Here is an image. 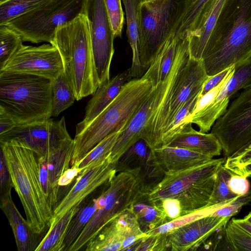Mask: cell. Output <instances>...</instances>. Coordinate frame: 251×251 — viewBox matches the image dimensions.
<instances>
[{"label": "cell", "instance_id": "8992f818", "mask_svg": "<svg viewBox=\"0 0 251 251\" xmlns=\"http://www.w3.org/2000/svg\"><path fill=\"white\" fill-rule=\"evenodd\" d=\"M226 160L225 157L212 158L185 170L166 174L160 182L148 189L145 197L152 203L168 198L177 200L181 216L207 207L218 171Z\"/></svg>", "mask_w": 251, "mask_h": 251}, {"label": "cell", "instance_id": "44dd1931", "mask_svg": "<svg viewBox=\"0 0 251 251\" xmlns=\"http://www.w3.org/2000/svg\"><path fill=\"white\" fill-rule=\"evenodd\" d=\"M151 155L154 169L164 174L185 170L213 158L188 149L169 146L151 150Z\"/></svg>", "mask_w": 251, "mask_h": 251}, {"label": "cell", "instance_id": "e0dca14e", "mask_svg": "<svg viewBox=\"0 0 251 251\" xmlns=\"http://www.w3.org/2000/svg\"><path fill=\"white\" fill-rule=\"evenodd\" d=\"M69 135L64 117L59 121L52 119L18 125L9 131L0 135V143L12 139L28 145L37 157L45 155Z\"/></svg>", "mask_w": 251, "mask_h": 251}, {"label": "cell", "instance_id": "cb8c5ba5", "mask_svg": "<svg viewBox=\"0 0 251 251\" xmlns=\"http://www.w3.org/2000/svg\"><path fill=\"white\" fill-rule=\"evenodd\" d=\"M192 124H187L166 146L184 148L212 157L220 155L222 148L218 138L211 132L196 130Z\"/></svg>", "mask_w": 251, "mask_h": 251}, {"label": "cell", "instance_id": "ba28073f", "mask_svg": "<svg viewBox=\"0 0 251 251\" xmlns=\"http://www.w3.org/2000/svg\"><path fill=\"white\" fill-rule=\"evenodd\" d=\"M190 4L188 0L142 1L140 8L139 57L146 71L171 34L176 32Z\"/></svg>", "mask_w": 251, "mask_h": 251}, {"label": "cell", "instance_id": "2e32d148", "mask_svg": "<svg viewBox=\"0 0 251 251\" xmlns=\"http://www.w3.org/2000/svg\"><path fill=\"white\" fill-rule=\"evenodd\" d=\"M148 236L141 230L131 208L106 225L85 245V251H128Z\"/></svg>", "mask_w": 251, "mask_h": 251}, {"label": "cell", "instance_id": "f907efd6", "mask_svg": "<svg viewBox=\"0 0 251 251\" xmlns=\"http://www.w3.org/2000/svg\"><path fill=\"white\" fill-rule=\"evenodd\" d=\"M236 174L243 176L247 177L251 176V163L244 166Z\"/></svg>", "mask_w": 251, "mask_h": 251}, {"label": "cell", "instance_id": "603a6c76", "mask_svg": "<svg viewBox=\"0 0 251 251\" xmlns=\"http://www.w3.org/2000/svg\"><path fill=\"white\" fill-rule=\"evenodd\" d=\"M0 207L12 228L18 251H35L43 238L34 232L21 215L11 196L0 200Z\"/></svg>", "mask_w": 251, "mask_h": 251}, {"label": "cell", "instance_id": "3957f363", "mask_svg": "<svg viewBox=\"0 0 251 251\" xmlns=\"http://www.w3.org/2000/svg\"><path fill=\"white\" fill-rule=\"evenodd\" d=\"M153 88L146 72L142 77L126 82L115 99L85 128L75 133L71 166L77 165L107 136L126 127Z\"/></svg>", "mask_w": 251, "mask_h": 251}, {"label": "cell", "instance_id": "83f0119b", "mask_svg": "<svg viewBox=\"0 0 251 251\" xmlns=\"http://www.w3.org/2000/svg\"><path fill=\"white\" fill-rule=\"evenodd\" d=\"M145 196L133 205L131 210L141 230L146 234L170 220L159 205L150 202Z\"/></svg>", "mask_w": 251, "mask_h": 251}, {"label": "cell", "instance_id": "ab89813d", "mask_svg": "<svg viewBox=\"0 0 251 251\" xmlns=\"http://www.w3.org/2000/svg\"><path fill=\"white\" fill-rule=\"evenodd\" d=\"M169 247L167 233L148 236L131 246L128 251H165Z\"/></svg>", "mask_w": 251, "mask_h": 251}, {"label": "cell", "instance_id": "7dc6e473", "mask_svg": "<svg viewBox=\"0 0 251 251\" xmlns=\"http://www.w3.org/2000/svg\"><path fill=\"white\" fill-rule=\"evenodd\" d=\"M80 172L77 166H73L66 170L58 181V186L60 188H67V186L72 183L75 178Z\"/></svg>", "mask_w": 251, "mask_h": 251}, {"label": "cell", "instance_id": "5b68a950", "mask_svg": "<svg viewBox=\"0 0 251 251\" xmlns=\"http://www.w3.org/2000/svg\"><path fill=\"white\" fill-rule=\"evenodd\" d=\"M51 81L37 75L0 71V109L17 125L52 116Z\"/></svg>", "mask_w": 251, "mask_h": 251}, {"label": "cell", "instance_id": "8d00e7d4", "mask_svg": "<svg viewBox=\"0 0 251 251\" xmlns=\"http://www.w3.org/2000/svg\"><path fill=\"white\" fill-rule=\"evenodd\" d=\"M209 0H196L191 3L181 19L175 32L176 37L185 38L192 31L202 10Z\"/></svg>", "mask_w": 251, "mask_h": 251}, {"label": "cell", "instance_id": "681fc988", "mask_svg": "<svg viewBox=\"0 0 251 251\" xmlns=\"http://www.w3.org/2000/svg\"><path fill=\"white\" fill-rule=\"evenodd\" d=\"M238 226L244 229L251 235V223L245 218L240 219H232Z\"/></svg>", "mask_w": 251, "mask_h": 251}, {"label": "cell", "instance_id": "d6986e66", "mask_svg": "<svg viewBox=\"0 0 251 251\" xmlns=\"http://www.w3.org/2000/svg\"><path fill=\"white\" fill-rule=\"evenodd\" d=\"M74 140L69 136L45 155L37 157L41 185L49 204L53 210L61 200L58 181L69 168L74 153Z\"/></svg>", "mask_w": 251, "mask_h": 251}, {"label": "cell", "instance_id": "f1b7e54d", "mask_svg": "<svg viewBox=\"0 0 251 251\" xmlns=\"http://www.w3.org/2000/svg\"><path fill=\"white\" fill-rule=\"evenodd\" d=\"M80 202L71 208L53 226L49 228L35 251H63V242L68 227L78 210Z\"/></svg>", "mask_w": 251, "mask_h": 251}, {"label": "cell", "instance_id": "c3c4849f", "mask_svg": "<svg viewBox=\"0 0 251 251\" xmlns=\"http://www.w3.org/2000/svg\"><path fill=\"white\" fill-rule=\"evenodd\" d=\"M17 126L11 117L0 109V135L9 131Z\"/></svg>", "mask_w": 251, "mask_h": 251}, {"label": "cell", "instance_id": "ee69618b", "mask_svg": "<svg viewBox=\"0 0 251 251\" xmlns=\"http://www.w3.org/2000/svg\"><path fill=\"white\" fill-rule=\"evenodd\" d=\"M230 191L236 196L244 195L250 191V183L247 177L234 174L228 181Z\"/></svg>", "mask_w": 251, "mask_h": 251}, {"label": "cell", "instance_id": "60d3db41", "mask_svg": "<svg viewBox=\"0 0 251 251\" xmlns=\"http://www.w3.org/2000/svg\"><path fill=\"white\" fill-rule=\"evenodd\" d=\"M251 201V192L246 195L238 196L231 202L220 207L211 214L212 216L219 217H229L237 214L242 207Z\"/></svg>", "mask_w": 251, "mask_h": 251}, {"label": "cell", "instance_id": "ffe728a7", "mask_svg": "<svg viewBox=\"0 0 251 251\" xmlns=\"http://www.w3.org/2000/svg\"><path fill=\"white\" fill-rule=\"evenodd\" d=\"M230 219L210 214L173 230L167 233L169 248L173 251L197 250Z\"/></svg>", "mask_w": 251, "mask_h": 251}, {"label": "cell", "instance_id": "ac0fdd59", "mask_svg": "<svg viewBox=\"0 0 251 251\" xmlns=\"http://www.w3.org/2000/svg\"><path fill=\"white\" fill-rule=\"evenodd\" d=\"M251 86V61L235 67V71L225 86L212 100L198 112L191 114L188 122L207 133L216 121L226 110L230 99L239 91Z\"/></svg>", "mask_w": 251, "mask_h": 251}, {"label": "cell", "instance_id": "484cf974", "mask_svg": "<svg viewBox=\"0 0 251 251\" xmlns=\"http://www.w3.org/2000/svg\"><path fill=\"white\" fill-rule=\"evenodd\" d=\"M99 187L84 198L71 220L63 242V251H68L83 230L97 209V199L101 190Z\"/></svg>", "mask_w": 251, "mask_h": 251}, {"label": "cell", "instance_id": "1f68e13d", "mask_svg": "<svg viewBox=\"0 0 251 251\" xmlns=\"http://www.w3.org/2000/svg\"><path fill=\"white\" fill-rule=\"evenodd\" d=\"M233 199L181 216L150 230L147 232L146 234L152 235L168 233L195 220L211 214L217 209L231 202Z\"/></svg>", "mask_w": 251, "mask_h": 251}, {"label": "cell", "instance_id": "7a4b0ae2", "mask_svg": "<svg viewBox=\"0 0 251 251\" xmlns=\"http://www.w3.org/2000/svg\"><path fill=\"white\" fill-rule=\"evenodd\" d=\"M0 143L26 220L34 232L43 235L50 228L53 209L41 185L36 154L20 140L12 139Z\"/></svg>", "mask_w": 251, "mask_h": 251}, {"label": "cell", "instance_id": "d6a6232c", "mask_svg": "<svg viewBox=\"0 0 251 251\" xmlns=\"http://www.w3.org/2000/svg\"><path fill=\"white\" fill-rule=\"evenodd\" d=\"M125 128L111 133L90 151L76 165L80 169V173L91 164L106 158L111 154L118 138Z\"/></svg>", "mask_w": 251, "mask_h": 251}, {"label": "cell", "instance_id": "9c48e42d", "mask_svg": "<svg viewBox=\"0 0 251 251\" xmlns=\"http://www.w3.org/2000/svg\"><path fill=\"white\" fill-rule=\"evenodd\" d=\"M189 58L188 45L180 42L177 45L175 58L165 80L153 87L118 138L110 154L113 163H118L125 152L141 139L145 127L174 90Z\"/></svg>", "mask_w": 251, "mask_h": 251}, {"label": "cell", "instance_id": "e575fe53", "mask_svg": "<svg viewBox=\"0 0 251 251\" xmlns=\"http://www.w3.org/2000/svg\"><path fill=\"white\" fill-rule=\"evenodd\" d=\"M21 36L6 25H0V71L23 46Z\"/></svg>", "mask_w": 251, "mask_h": 251}, {"label": "cell", "instance_id": "f6af8a7d", "mask_svg": "<svg viewBox=\"0 0 251 251\" xmlns=\"http://www.w3.org/2000/svg\"><path fill=\"white\" fill-rule=\"evenodd\" d=\"M154 204H157L162 208L170 221L181 216L180 202L176 199H166Z\"/></svg>", "mask_w": 251, "mask_h": 251}, {"label": "cell", "instance_id": "4fadbf2b", "mask_svg": "<svg viewBox=\"0 0 251 251\" xmlns=\"http://www.w3.org/2000/svg\"><path fill=\"white\" fill-rule=\"evenodd\" d=\"M84 14L88 21L94 62L99 86L110 80L115 38L104 0H86Z\"/></svg>", "mask_w": 251, "mask_h": 251}, {"label": "cell", "instance_id": "b9f144b4", "mask_svg": "<svg viewBox=\"0 0 251 251\" xmlns=\"http://www.w3.org/2000/svg\"><path fill=\"white\" fill-rule=\"evenodd\" d=\"M251 163V141L230 157L226 158L225 166L235 174Z\"/></svg>", "mask_w": 251, "mask_h": 251}, {"label": "cell", "instance_id": "836d02e7", "mask_svg": "<svg viewBox=\"0 0 251 251\" xmlns=\"http://www.w3.org/2000/svg\"><path fill=\"white\" fill-rule=\"evenodd\" d=\"M49 0H0V25L32 11Z\"/></svg>", "mask_w": 251, "mask_h": 251}, {"label": "cell", "instance_id": "d4e9b609", "mask_svg": "<svg viewBox=\"0 0 251 251\" xmlns=\"http://www.w3.org/2000/svg\"><path fill=\"white\" fill-rule=\"evenodd\" d=\"M126 11V35L132 52V64L128 69L130 77H142L146 71L142 65L139 57L140 33V8L142 0H122Z\"/></svg>", "mask_w": 251, "mask_h": 251}, {"label": "cell", "instance_id": "30bf717a", "mask_svg": "<svg viewBox=\"0 0 251 251\" xmlns=\"http://www.w3.org/2000/svg\"><path fill=\"white\" fill-rule=\"evenodd\" d=\"M86 0H49L6 25L20 34L23 41L50 43L56 29L84 14Z\"/></svg>", "mask_w": 251, "mask_h": 251}, {"label": "cell", "instance_id": "9a60e30c", "mask_svg": "<svg viewBox=\"0 0 251 251\" xmlns=\"http://www.w3.org/2000/svg\"><path fill=\"white\" fill-rule=\"evenodd\" d=\"M110 154L91 164L78 175L75 184L53 210L50 228L71 208L116 175L117 163L112 162Z\"/></svg>", "mask_w": 251, "mask_h": 251}, {"label": "cell", "instance_id": "4dcf8cb0", "mask_svg": "<svg viewBox=\"0 0 251 251\" xmlns=\"http://www.w3.org/2000/svg\"><path fill=\"white\" fill-rule=\"evenodd\" d=\"M201 97L197 94L188 100L173 117L163 134L161 147L167 146L173 138L185 127Z\"/></svg>", "mask_w": 251, "mask_h": 251}, {"label": "cell", "instance_id": "74e56055", "mask_svg": "<svg viewBox=\"0 0 251 251\" xmlns=\"http://www.w3.org/2000/svg\"><path fill=\"white\" fill-rule=\"evenodd\" d=\"M227 239L234 251H251V235L229 220L226 226Z\"/></svg>", "mask_w": 251, "mask_h": 251}, {"label": "cell", "instance_id": "f35d334b", "mask_svg": "<svg viewBox=\"0 0 251 251\" xmlns=\"http://www.w3.org/2000/svg\"><path fill=\"white\" fill-rule=\"evenodd\" d=\"M115 38L121 37L124 23V13L121 0H104Z\"/></svg>", "mask_w": 251, "mask_h": 251}, {"label": "cell", "instance_id": "8fae6325", "mask_svg": "<svg viewBox=\"0 0 251 251\" xmlns=\"http://www.w3.org/2000/svg\"><path fill=\"white\" fill-rule=\"evenodd\" d=\"M209 75L202 59L189 58L175 89L167 97L145 127L141 139L151 150L161 147L166 127L183 105L194 96L201 94Z\"/></svg>", "mask_w": 251, "mask_h": 251}, {"label": "cell", "instance_id": "f546056e", "mask_svg": "<svg viewBox=\"0 0 251 251\" xmlns=\"http://www.w3.org/2000/svg\"><path fill=\"white\" fill-rule=\"evenodd\" d=\"M52 116L57 117L70 107L76 100L74 91L63 71L51 80Z\"/></svg>", "mask_w": 251, "mask_h": 251}, {"label": "cell", "instance_id": "7bdbcfd3", "mask_svg": "<svg viewBox=\"0 0 251 251\" xmlns=\"http://www.w3.org/2000/svg\"><path fill=\"white\" fill-rule=\"evenodd\" d=\"M0 200L11 196L13 183L3 151L0 149Z\"/></svg>", "mask_w": 251, "mask_h": 251}, {"label": "cell", "instance_id": "52a82bcc", "mask_svg": "<svg viewBox=\"0 0 251 251\" xmlns=\"http://www.w3.org/2000/svg\"><path fill=\"white\" fill-rule=\"evenodd\" d=\"M139 168L123 171L101 185L97 209L68 251L85 246L106 225L132 208L147 191Z\"/></svg>", "mask_w": 251, "mask_h": 251}, {"label": "cell", "instance_id": "bcb514c9", "mask_svg": "<svg viewBox=\"0 0 251 251\" xmlns=\"http://www.w3.org/2000/svg\"><path fill=\"white\" fill-rule=\"evenodd\" d=\"M234 70L235 65H232L216 75L209 76L203 85L201 97L218 86L228 75Z\"/></svg>", "mask_w": 251, "mask_h": 251}, {"label": "cell", "instance_id": "d590c367", "mask_svg": "<svg viewBox=\"0 0 251 251\" xmlns=\"http://www.w3.org/2000/svg\"><path fill=\"white\" fill-rule=\"evenodd\" d=\"M234 174L224 164L220 167L208 206L227 201L238 196L231 193L228 186V181Z\"/></svg>", "mask_w": 251, "mask_h": 251}, {"label": "cell", "instance_id": "277c9868", "mask_svg": "<svg viewBox=\"0 0 251 251\" xmlns=\"http://www.w3.org/2000/svg\"><path fill=\"white\" fill-rule=\"evenodd\" d=\"M58 50L64 72L76 100L93 95L99 86L87 19L81 14L60 25L50 43Z\"/></svg>", "mask_w": 251, "mask_h": 251}, {"label": "cell", "instance_id": "7c38bea8", "mask_svg": "<svg viewBox=\"0 0 251 251\" xmlns=\"http://www.w3.org/2000/svg\"><path fill=\"white\" fill-rule=\"evenodd\" d=\"M226 159L251 141V86L229 104L212 127Z\"/></svg>", "mask_w": 251, "mask_h": 251}, {"label": "cell", "instance_id": "6da1fadb", "mask_svg": "<svg viewBox=\"0 0 251 251\" xmlns=\"http://www.w3.org/2000/svg\"><path fill=\"white\" fill-rule=\"evenodd\" d=\"M201 59L209 76L251 61V0H225Z\"/></svg>", "mask_w": 251, "mask_h": 251}, {"label": "cell", "instance_id": "f5cc1de1", "mask_svg": "<svg viewBox=\"0 0 251 251\" xmlns=\"http://www.w3.org/2000/svg\"><path fill=\"white\" fill-rule=\"evenodd\" d=\"M188 1L190 3H192V2H193L194 1H195L196 0H188Z\"/></svg>", "mask_w": 251, "mask_h": 251}, {"label": "cell", "instance_id": "5bb4252c", "mask_svg": "<svg viewBox=\"0 0 251 251\" xmlns=\"http://www.w3.org/2000/svg\"><path fill=\"white\" fill-rule=\"evenodd\" d=\"M0 71L41 76L51 81L64 71L60 54L51 44L23 46Z\"/></svg>", "mask_w": 251, "mask_h": 251}, {"label": "cell", "instance_id": "db71d44e", "mask_svg": "<svg viewBox=\"0 0 251 251\" xmlns=\"http://www.w3.org/2000/svg\"><path fill=\"white\" fill-rule=\"evenodd\" d=\"M152 0H142V1L146 2V1H152Z\"/></svg>", "mask_w": 251, "mask_h": 251}, {"label": "cell", "instance_id": "816d5d0a", "mask_svg": "<svg viewBox=\"0 0 251 251\" xmlns=\"http://www.w3.org/2000/svg\"><path fill=\"white\" fill-rule=\"evenodd\" d=\"M245 218L251 223V212L245 216Z\"/></svg>", "mask_w": 251, "mask_h": 251}, {"label": "cell", "instance_id": "7402d4cb", "mask_svg": "<svg viewBox=\"0 0 251 251\" xmlns=\"http://www.w3.org/2000/svg\"><path fill=\"white\" fill-rule=\"evenodd\" d=\"M129 78L127 69L99 86L87 103L84 117L83 120L76 125L75 133L85 128L115 99Z\"/></svg>", "mask_w": 251, "mask_h": 251}, {"label": "cell", "instance_id": "4316f807", "mask_svg": "<svg viewBox=\"0 0 251 251\" xmlns=\"http://www.w3.org/2000/svg\"><path fill=\"white\" fill-rule=\"evenodd\" d=\"M177 40L173 33L146 71L153 87L164 81L168 75L175 58Z\"/></svg>", "mask_w": 251, "mask_h": 251}]
</instances>
